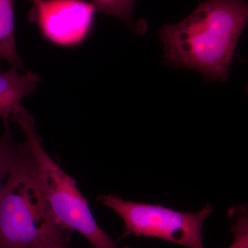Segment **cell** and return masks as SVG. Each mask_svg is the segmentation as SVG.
Instances as JSON below:
<instances>
[{
	"label": "cell",
	"mask_w": 248,
	"mask_h": 248,
	"mask_svg": "<svg viewBox=\"0 0 248 248\" xmlns=\"http://www.w3.org/2000/svg\"><path fill=\"white\" fill-rule=\"evenodd\" d=\"M72 232L54 216L25 142L17 166L0 192V248L68 246Z\"/></svg>",
	"instance_id": "cell-2"
},
{
	"label": "cell",
	"mask_w": 248,
	"mask_h": 248,
	"mask_svg": "<svg viewBox=\"0 0 248 248\" xmlns=\"http://www.w3.org/2000/svg\"><path fill=\"white\" fill-rule=\"evenodd\" d=\"M68 246L60 244H47L35 246L32 248H68Z\"/></svg>",
	"instance_id": "cell-11"
},
{
	"label": "cell",
	"mask_w": 248,
	"mask_h": 248,
	"mask_svg": "<svg viewBox=\"0 0 248 248\" xmlns=\"http://www.w3.org/2000/svg\"><path fill=\"white\" fill-rule=\"evenodd\" d=\"M248 17L246 0H205L182 22L163 27L166 61L226 81Z\"/></svg>",
	"instance_id": "cell-1"
},
{
	"label": "cell",
	"mask_w": 248,
	"mask_h": 248,
	"mask_svg": "<svg viewBox=\"0 0 248 248\" xmlns=\"http://www.w3.org/2000/svg\"><path fill=\"white\" fill-rule=\"evenodd\" d=\"M128 248V247H126V248Z\"/></svg>",
	"instance_id": "cell-13"
},
{
	"label": "cell",
	"mask_w": 248,
	"mask_h": 248,
	"mask_svg": "<svg viewBox=\"0 0 248 248\" xmlns=\"http://www.w3.org/2000/svg\"><path fill=\"white\" fill-rule=\"evenodd\" d=\"M97 200L122 218L124 236L158 238L190 248H205L202 229L213 210L208 204L199 213L177 211L161 205L125 201L118 196L100 195Z\"/></svg>",
	"instance_id": "cell-4"
},
{
	"label": "cell",
	"mask_w": 248,
	"mask_h": 248,
	"mask_svg": "<svg viewBox=\"0 0 248 248\" xmlns=\"http://www.w3.org/2000/svg\"><path fill=\"white\" fill-rule=\"evenodd\" d=\"M228 215L233 220L231 231L234 242L229 248H248V215L244 205L230 209Z\"/></svg>",
	"instance_id": "cell-9"
},
{
	"label": "cell",
	"mask_w": 248,
	"mask_h": 248,
	"mask_svg": "<svg viewBox=\"0 0 248 248\" xmlns=\"http://www.w3.org/2000/svg\"><path fill=\"white\" fill-rule=\"evenodd\" d=\"M95 9L85 0H38L33 2L29 18L52 43L73 46L89 35Z\"/></svg>",
	"instance_id": "cell-5"
},
{
	"label": "cell",
	"mask_w": 248,
	"mask_h": 248,
	"mask_svg": "<svg viewBox=\"0 0 248 248\" xmlns=\"http://www.w3.org/2000/svg\"><path fill=\"white\" fill-rule=\"evenodd\" d=\"M0 59L16 69L24 68L16 47L14 0H0Z\"/></svg>",
	"instance_id": "cell-7"
},
{
	"label": "cell",
	"mask_w": 248,
	"mask_h": 248,
	"mask_svg": "<svg viewBox=\"0 0 248 248\" xmlns=\"http://www.w3.org/2000/svg\"><path fill=\"white\" fill-rule=\"evenodd\" d=\"M4 125V135L0 138V192L17 166L23 147V143L17 144L14 141L9 124Z\"/></svg>",
	"instance_id": "cell-8"
},
{
	"label": "cell",
	"mask_w": 248,
	"mask_h": 248,
	"mask_svg": "<svg viewBox=\"0 0 248 248\" xmlns=\"http://www.w3.org/2000/svg\"><path fill=\"white\" fill-rule=\"evenodd\" d=\"M40 80V77L31 71L21 75L14 68L0 71V117L4 124H9L15 109L35 89Z\"/></svg>",
	"instance_id": "cell-6"
},
{
	"label": "cell",
	"mask_w": 248,
	"mask_h": 248,
	"mask_svg": "<svg viewBox=\"0 0 248 248\" xmlns=\"http://www.w3.org/2000/svg\"><path fill=\"white\" fill-rule=\"evenodd\" d=\"M31 1H32V2H35V1H38V0H31Z\"/></svg>",
	"instance_id": "cell-12"
},
{
	"label": "cell",
	"mask_w": 248,
	"mask_h": 248,
	"mask_svg": "<svg viewBox=\"0 0 248 248\" xmlns=\"http://www.w3.org/2000/svg\"><path fill=\"white\" fill-rule=\"evenodd\" d=\"M135 0H93L95 9L110 16L120 17L125 22H131L132 11Z\"/></svg>",
	"instance_id": "cell-10"
},
{
	"label": "cell",
	"mask_w": 248,
	"mask_h": 248,
	"mask_svg": "<svg viewBox=\"0 0 248 248\" xmlns=\"http://www.w3.org/2000/svg\"><path fill=\"white\" fill-rule=\"evenodd\" d=\"M11 121L19 124L25 133L46 197L57 220L65 228L82 234L94 248H125L118 246L98 225L76 181L45 151L40 137L35 133V120L29 111L18 106Z\"/></svg>",
	"instance_id": "cell-3"
}]
</instances>
